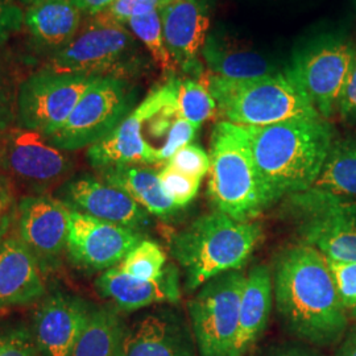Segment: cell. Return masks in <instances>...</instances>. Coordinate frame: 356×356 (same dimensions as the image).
Here are the masks:
<instances>
[{
	"label": "cell",
	"instance_id": "cell-30",
	"mask_svg": "<svg viewBox=\"0 0 356 356\" xmlns=\"http://www.w3.org/2000/svg\"><path fill=\"white\" fill-rule=\"evenodd\" d=\"M166 267L165 251L151 239H143L122 260L119 269L139 280L160 279Z\"/></svg>",
	"mask_w": 356,
	"mask_h": 356
},
{
	"label": "cell",
	"instance_id": "cell-34",
	"mask_svg": "<svg viewBox=\"0 0 356 356\" xmlns=\"http://www.w3.org/2000/svg\"><path fill=\"white\" fill-rule=\"evenodd\" d=\"M329 263L347 316L356 321V263Z\"/></svg>",
	"mask_w": 356,
	"mask_h": 356
},
{
	"label": "cell",
	"instance_id": "cell-6",
	"mask_svg": "<svg viewBox=\"0 0 356 356\" xmlns=\"http://www.w3.org/2000/svg\"><path fill=\"white\" fill-rule=\"evenodd\" d=\"M143 66L144 56L134 33L126 26L97 15L94 22L57 51L44 69L64 74L116 76L128 81Z\"/></svg>",
	"mask_w": 356,
	"mask_h": 356
},
{
	"label": "cell",
	"instance_id": "cell-13",
	"mask_svg": "<svg viewBox=\"0 0 356 356\" xmlns=\"http://www.w3.org/2000/svg\"><path fill=\"white\" fill-rule=\"evenodd\" d=\"M0 165L23 184L45 188L63 179L70 172L72 161L40 132L20 127L3 136Z\"/></svg>",
	"mask_w": 356,
	"mask_h": 356
},
{
	"label": "cell",
	"instance_id": "cell-40",
	"mask_svg": "<svg viewBox=\"0 0 356 356\" xmlns=\"http://www.w3.org/2000/svg\"><path fill=\"white\" fill-rule=\"evenodd\" d=\"M334 356H356V325L348 327Z\"/></svg>",
	"mask_w": 356,
	"mask_h": 356
},
{
	"label": "cell",
	"instance_id": "cell-4",
	"mask_svg": "<svg viewBox=\"0 0 356 356\" xmlns=\"http://www.w3.org/2000/svg\"><path fill=\"white\" fill-rule=\"evenodd\" d=\"M207 85L218 113L236 126L266 127L321 116L285 70L252 79H227L209 73Z\"/></svg>",
	"mask_w": 356,
	"mask_h": 356
},
{
	"label": "cell",
	"instance_id": "cell-43",
	"mask_svg": "<svg viewBox=\"0 0 356 356\" xmlns=\"http://www.w3.org/2000/svg\"><path fill=\"white\" fill-rule=\"evenodd\" d=\"M16 1H20V3L26 4V6H28V7H31V6H33V4L38 3L40 0H16Z\"/></svg>",
	"mask_w": 356,
	"mask_h": 356
},
{
	"label": "cell",
	"instance_id": "cell-18",
	"mask_svg": "<svg viewBox=\"0 0 356 356\" xmlns=\"http://www.w3.org/2000/svg\"><path fill=\"white\" fill-rule=\"evenodd\" d=\"M92 309L94 306L78 296L63 292L49 294L33 318L32 335L38 354L69 356Z\"/></svg>",
	"mask_w": 356,
	"mask_h": 356
},
{
	"label": "cell",
	"instance_id": "cell-39",
	"mask_svg": "<svg viewBox=\"0 0 356 356\" xmlns=\"http://www.w3.org/2000/svg\"><path fill=\"white\" fill-rule=\"evenodd\" d=\"M70 1L81 13L95 16L107 10L115 0H70Z\"/></svg>",
	"mask_w": 356,
	"mask_h": 356
},
{
	"label": "cell",
	"instance_id": "cell-5",
	"mask_svg": "<svg viewBox=\"0 0 356 356\" xmlns=\"http://www.w3.org/2000/svg\"><path fill=\"white\" fill-rule=\"evenodd\" d=\"M207 194L216 211L236 220H254L269 207L242 126L222 120L210 145Z\"/></svg>",
	"mask_w": 356,
	"mask_h": 356
},
{
	"label": "cell",
	"instance_id": "cell-16",
	"mask_svg": "<svg viewBox=\"0 0 356 356\" xmlns=\"http://www.w3.org/2000/svg\"><path fill=\"white\" fill-rule=\"evenodd\" d=\"M122 356H198L189 323L177 310L161 306L126 330Z\"/></svg>",
	"mask_w": 356,
	"mask_h": 356
},
{
	"label": "cell",
	"instance_id": "cell-42",
	"mask_svg": "<svg viewBox=\"0 0 356 356\" xmlns=\"http://www.w3.org/2000/svg\"><path fill=\"white\" fill-rule=\"evenodd\" d=\"M268 3H276V4H285V3H294L297 0H266Z\"/></svg>",
	"mask_w": 356,
	"mask_h": 356
},
{
	"label": "cell",
	"instance_id": "cell-22",
	"mask_svg": "<svg viewBox=\"0 0 356 356\" xmlns=\"http://www.w3.org/2000/svg\"><path fill=\"white\" fill-rule=\"evenodd\" d=\"M273 304L272 270L256 266L245 275L239 306V327L232 356H245L267 329Z\"/></svg>",
	"mask_w": 356,
	"mask_h": 356
},
{
	"label": "cell",
	"instance_id": "cell-7",
	"mask_svg": "<svg viewBox=\"0 0 356 356\" xmlns=\"http://www.w3.org/2000/svg\"><path fill=\"white\" fill-rule=\"evenodd\" d=\"M300 243L316 248L327 260L356 263V202L307 189L284 200Z\"/></svg>",
	"mask_w": 356,
	"mask_h": 356
},
{
	"label": "cell",
	"instance_id": "cell-1",
	"mask_svg": "<svg viewBox=\"0 0 356 356\" xmlns=\"http://www.w3.org/2000/svg\"><path fill=\"white\" fill-rule=\"evenodd\" d=\"M272 280L285 330L313 347L341 343L350 318L325 254L304 243L291 245L279 254Z\"/></svg>",
	"mask_w": 356,
	"mask_h": 356
},
{
	"label": "cell",
	"instance_id": "cell-32",
	"mask_svg": "<svg viewBox=\"0 0 356 356\" xmlns=\"http://www.w3.org/2000/svg\"><path fill=\"white\" fill-rule=\"evenodd\" d=\"M166 164L189 177L202 181L210 170V154L200 145L191 143L175 153Z\"/></svg>",
	"mask_w": 356,
	"mask_h": 356
},
{
	"label": "cell",
	"instance_id": "cell-9",
	"mask_svg": "<svg viewBox=\"0 0 356 356\" xmlns=\"http://www.w3.org/2000/svg\"><path fill=\"white\" fill-rule=\"evenodd\" d=\"M245 275L229 270L204 284L188 304L198 356H232Z\"/></svg>",
	"mask_w": 356,
	"mask_h": 356
},
{
	"label": "cell",
	"instance_id": "cell-24",
	"mask_svg": "<svg viewBox=\"0 0 356 356\" xmlns=\"http://www.w3.org/2000/svg\"><path fill=\"white\" fill-rule=\"evenodd\" d=\"M106 184L124 191L151 216L169 220L179 209L166 197L159 172L148 165H118L99 169Z\"/></svg>",
	"mask_w": 356,
	"mask_h": 356
},
{
	"label": "cell",
	"instance_id": "cell-19",
	"mask_svg": "<svg viewBox=\"0 0 356 356\" xmlns=\"http://www.w3.org/2000/svg\"><path fill=\"white\" fill-rule=\"evenodd\" d=\"M95 285L103 297L126 313L147 306L177 304L181 298L179 270L173 264H166L163 276L153 281L139 280L118 267L111 268L103 272Z\"/></svg>",
	"mask_w": 356,
	"mask_h": 356
},
{
	"label": "cell",
	"instance_id": "cell-17",
	"mask_svg": "<svg viewBox=\"0 0 356 356\" xmlns=\"http://www.w3.org/2000/svg\"><path fill=\"white\" fill-rule=\"evenodd\" d=\"M70 209L49 195L26 197L19 204L20 239L38 259L51 267L66 250Z\"/></svg>",
	"mask_w": 356,
	"mask_h": 356
},
{
	"label": "cell",
	"instance_id": "cell-29",
	"mask_svg": "<svg viewBox=\"0 0 356 356\" xmlns=\"http://www.w3.org/2000/svg\"><path fill=\"white\" fill-rule=\"evenodd\" d=\"M127 26H129L134 36L139 38L145 49L149 51L153 61L161 69V72L170 78L175 76L177 72V66L173 63L166 48L159 10L134 17L128 22Z\"/></svg>",
	"mask_w": 356,
	"mask_h": 356
},
{
	"label": "cell",
	"instance_id": "cell-20",
	"mask_svg": "<svg viewBox=\"0 0 356 356\" xmlns=\"http://www.w3.org/2000/svg\"><path fill=\"white\" fill-rule=\"evenodd\" d=\"M44 294L38 259L22 239L4 236L0 242V309L31 304Z\"/></svg>",
	"mask_w": 356,
	"mask_h": 356
},
{
	"label": "cell",
	"instance_id": "cell-25",
	"mask_svg": "<svg viewBox=\"0 0 356 356\" xmlns=\"http://www.w3.org/2000/svg\"><path fill=\"white\" fill-rule=\"evenodd\" d=\"M82 13L70 0H40L24 16L32 38L41 47L63 49L79 32Z\"/></svg>",
	"mask_w": 356,
	"mask_h": 356
},
{
	"label": "cell",
	"instance_id": "cell-21",
	"mask_svg": "<svg viewBox=\"0 0 356 356\" xmlns=\"http://www.w3.org/2000/svg\"><path fill=\"white\" fill-rule=\"evenodd\" d=\"M144 113L140 106L102 140L88 149L90 165L103 169L118 165H159L157 157L143 136Z\"/></svg>",
	"mask_w": 356,
	"mask_h": 356
},
{
	"label": "cell",
	"instance_id": "cell-41",
	"mask_svg": "<svg viewBox=\"0 0 356 356\" xmlns=\"http://www.w3.org/2000/svg\"><path fill=\"white\" fill-rule=\"evenodd\" d=\"M8 227V216H3L1 214V209H0V242L4 238V234Z\"/></svg>",
	"mask_w": 356,
	"mask_h": 356
},
{
	"label": "cell",
	"instance_id": "cell-8",
	"mask_svg": "<svg viewBox=\"0 0 356 356\" xmlns=\"http://www.w3.org/2000/svg\"><path fill=\"white\" fill-rule=\"evenodd\" d=\"M136 99L127 79L97 76L64 126L47 138L61 151H78L102 140L132 113Z\"/></svg>",
	"mask_w": 356,
	"mask_h": 356
},
{
	"label": "cell",
	"instance_id": "cell-28",
	"mask_svg": "<svg viewBox=\"0 0 356 356\" xmlns=\"http://www.w3.org/2000/svg\"><path fill=\"white\" fill-rule=\"evenodd\" d=\"M175 85L178 115L194 127H201L218 113L216 99L209 90L206 73L200 78H175Z\"/></svg>",
	"mask_w": 356,
	"mask_h": 356
},
{
	"label": "cell",
	"instance_id": "cell-12",
	"mask_svg": "<svg viewBox=\"0 0 356 356\" xmlns=\"http://www.w3.org/2000/svg\"><path fill=\"white\" fill-rule=\"evenodd\" d=\"M143 239L140 231L70 211L66 250L70 259L83 269L115 268Z\"/></svg>",
	"mask_w": 356,
	"mask_h": 356
},
{
	"label": "cell",
	"instance_id": "cell-44",
	"mask_svg": "<svg viewBox=\"0 0 356 356\" xmlns=\"http://www.w3.org/2000/svg\"><path fill=\"white\" fill-rule=\"evenodd\" d=\"M170 1H173V0H159V3H160V7L165 6V4H168V3H170Z\"/></svg>",
	"mask_w": 356,
	"mask_h": 356
},
{
	"label": "cell",
	"instance_id": "cell-10",
	"mask_svg": "<svg viewBox=\"0 0 356 356\" xmlns=\"http://www.w3.org/2000/svg\"><path fill=\"white\" fill-rule=\"evenodd\" d=\"M355 49L342 38L321 36L293 51L291 64L285 67L286 76L325 119L337 111Z\"/></svg>",
	"mask_w": 356,
	"mask_h": 356
},
{
	"label": "cell",
	"instance_id": "cell-38",
	"mask_svg": "<svg viewBox=\"0 0 356 356\" xmlns=\"http://www.w3.org/2000/svg\"><path fill=\"white\" fill-rule=\"evenodd\" d=\"M259 356H326L316 347L309 346L304 342H291V343L275 344L268 347Z\"/></svg>",
	"mask_w": 356,
	"mask_h": 356
},
{
	"label": "cell",
	"instance_id": "cell-33",
	"mask_svg": "<svg viewBox=\"0 0 356 356\" xmlns=\"http://www.w3.org/2000/svg\"><path fill=\"white\" fill-rule=\"evenodd\" d=\"M32 335L24 325H13L0 329V356H38Z\"/></svg>",
	"mask_w": 356,
	"mask_h": 356
},
{
	"label": "cell",
	"instance_id": "cell-23",
	"mask_svg": "<svg viewBox=\"0 0 356 356\" xmlns=\"http://www.w3.org/2000/svg\"><path fill=\"white\" fill-rule=\"evenodd\" d=\"M202 57L211 74L227 79H252L284 72L264 53L216 35H209Z\"/></svg>",
	"mask_w": 356,
	"mask_h": 356
},
{
	"label": "cell",
	"instance_id": "cell-2",
	"mask_svg": "<svg viewBox=\"0 0 356 356\" xmlns=\"http://www.w3.org/2000/svg\"><path fill=\"white\" fill-rule=\"evenodd\" d=\"M243 129L269 207L314 185L335 139L322 116Z\"/></svg>",
	"mask_w": 356,
	"mask_h": 356
},
{
	"label": "cell",
	"instance_id": "cell-3",
	"mask_svg": "<svg viewBox=\"0 0 356 356\" xmlns=\"http://www.w3.org/2000/svg\"><path fill=\"white\" fill-rule=\"evenodd\" d=\"M261 239L259 223L214 210L178 231L170 241V254L184 269L186 291L195 292L213 277L241 269Z\"/></svg>",
	"mask_w": 356,
	"mask_h": 356
},
{
	"label": "cell",
	"instance_id": "cell-27",
	"mask_svg": "<svg viewBox=\"0 0 356 356\" xmlns=\"http://www.w3.org/2000/svg\"><path fill=\"white\" fill-rule=\"evenodd\" d=\"M310 189L356 202V135L334 139L318 178Z\"/></svg>",
	"mask_w": 356,
	"mask_h": 356
},
{
	"label": "cell",
	"instance_id": "cell-37",
	"mask_svg": "<svg viewBox=\"0 0 356 356\" xmlns=\"http://www.w3.org/2000/svg\"><path fill=\"white\" fill-rule=\"evenodd\" d=\"M337 111L346 122L356 123V49L342 94L338 101Z\"/></svg>",
	"mask_w": 356,
	"mask_h": 356
},
{
	"label": "cell",
	"instance_id": "cell-26",
	"mask_svg": "<svg viewBox=\"0 0 356 356\" xmlns=\"http://www.w3.org/2000/svg\"><path fill=\"white\" fill-rule=\"evenodd\" d=\"M126 330L114 304L94 306L69 356H122Z\"/></svg>",
	"mask_w": 356,
	"mask_h": 356
},
{
	"label": "cell",
	"instance_id": "cell-35",
	"mask_svg": "<svg viewBox=\"0 0 356 356\" xmlns=\"http://www.w3.org/2000/svg\"><path fill=\"white\" fill-rule=\"evenodd\" d=\"M159 8V0H115L107 10L98 16L116 24L127 26L128 22L134 17L157 11Z\"/></svg>",
	"mask_w": 356,
	"mask_h": 356
},
{
	"label": "cell",
	"instance_id": "cell-36",
	"mask_svg": "<svg viewBox=\"0 0 356 356\" xmlns=\"http://www.w3.org/2000/svg\"><path fill=\"white\" fill-rule=\"evenodd\" d=\"M26 13L15 0H0V44L6 42L24 24Z\"/></svg>",
	"mask_w": 356,
	"mask_h": 356
},
{
	"label": "cell",
	"instance_id": "cell-31",
	"mask_svg": "<svg viewBox=\"0 0 356 356\" xmlns=\"http://www.w3.org/2000/svg\"><path fill=\"white\" fill-rule=\"evenodd\" d=\"M159 177L166 197L179 210L191 204L201 186V179L189 177L168 164L159 172Z\"/></svg>",
	"mask_w": 356,
	"mask_h": 356
},
{
	"label": "cell",
	"instance_id": "cell-15",
	"mask_svg": "<svg viewBox=\"0 0 356 356\" xmlns=\"http://www.w3.org/2000/svg\"><path fill=\"white\" fill-rule=\"evenodd\" d=\"M58 200L73 211L140 232L152 222L151 214L124 191L92 176L67 181L58 191Z\"/></svg>",
	"mask_w": 356,
	"mask_h": 356
},
{
	"label": "cell",
	"instance_id": "cell-14",
	"mask_svg": "<svg viewBox=\"0 0 356 356\" xmlns=\"http://www.w3.org/2000/svg\"><path fill=\"white\" fill-rule=\"evenodd\" d=\"M166 48L182 73L204 76L200 54L210 29L207 0H173L159 8Z\"/></svg>",
	"mask_w": 356,
	"mask_h": 356
},
{
	"label": "cell",
	"instance_id": "cell-11",
	"mask_svg": "<svg viewBox=\"0 0 356 356\" xmlns=\"http://www.w3.org/2000/svg\"><path fill=\"white\" fill-rule=\"evenodd\" d=\"M97 76L41 70L22 82L16 107L20 127L49 138L63 127Z\"/></svg>",
	"mask_w": 356,
	"mask_h": 356
}]
</instances>
